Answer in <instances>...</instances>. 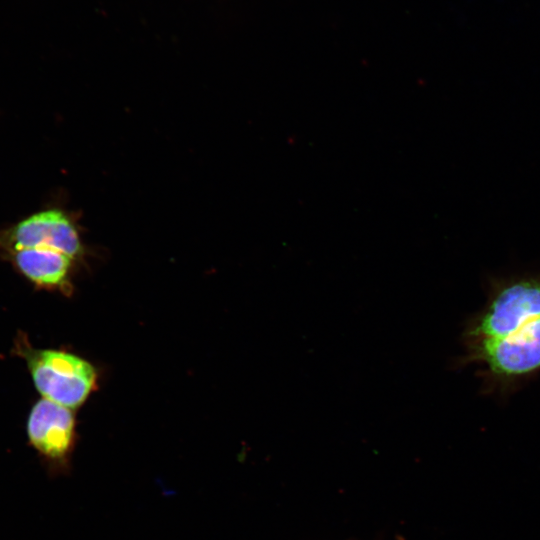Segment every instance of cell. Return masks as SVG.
<instances>
[{
    "mask_svg": "<svg viewBox=\"0 0 540 540\" xmlns=\"http://www.w3.org/2000/svg\"><path fill=\"white\" fill-rule=\"evenodd\" d=\"M10 254L24 276L36 284L48 286L65 281L72 260L62 252L44 247L24 248Z\"/></svg>",
    "mask_w": 540,
    "mask_h": 540,
    "instance_id": "8992f818",
    "label": "cell"
},
{
    "mask_svg": "<svg viewBox=\"0 0 540 540\" xmlns=\"http://www.w3.org/2000/svg\"><path fill=\"white\" fill-rule=\"evenodd\" d=\"M27 434L53 471L67 470L75 437L74 415L69 408L42 398L30 412Z\"/></svg>",
    "mask_w": 540,
    "mask_h": 540,
    "instance_id": "5b68a950",
    "label": "cell"
},
{
    "mask_svg": "<svg viewBox=\"0 0 540 540\" xmlns=\"http://www.w3.org/2000/svg\"><path fill=\"white\" fill-rule=\"evenodd\" d=\"M22 355L43 398L74 409L86 400L94 387V367L78 356L32 348H25Z\"/></svg>",
    "mask_w": 540,
    "mask_h": 540,
    "instance_id": "6da1fadb",
    "label": "cell"
},
{
    "mask_svg": "<svg viewBox=\"0 0 540 540\" xmlns=\"http://www.w3.org/2000/svg\"><path fill=\"white\" fill-rule=\"evenodd\" d=\"M470 357L504 378L530 374L540 369V319L494 340L469 345Z\"/></svg>",
    "mask_w": 540,
    "mask_h": 540,
    "instance_id": "3957f363",
    "label": "cell"
},
{
    "mask_svg": "<svg viewBox=\"0 0 540 540\" xmlns=\"http://www.w3.org/2000/svg\"><path fill=\"white\" fill-rule=\"evenodd\" d=\"M540 319V278H521L497 291L467 332L468 344L513 334Z\"/></svg>",
    "mask_w": 540,
    "mask_h": 540,
    "instance_id": "7a4b0ae2",
    "label": "cell"
},
{
    "mask_svg": "<svg viewBox=\"0 0 540 540\" xmlns=\"http://www.w3.org/2000/svg\"><path fill=\"white\" fill-rule=\"evenodd\" d=\"M37 247L57 250L72 259L82 250L73 222L57 209L34 213L0 233V248L8 253Z\"/></svg>",
    "mask_w": 540,
    "mask_h": 540,
    "instance_id": "277c9868",
    "label": "cell"
}]
</instances>
